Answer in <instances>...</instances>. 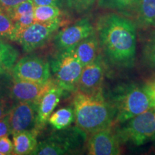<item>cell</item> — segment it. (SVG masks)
I'll return each mask as SVG.
<instances>
[{"mask_svg": "<svg viewBox=\"0 0 155 155\" xmlns=\"http://www.w3.org/2000/svg\"><path fill=\"white\" fill-rule=\"evenodd\" d=\"M0 38L15 41V23L6 12L0 7Z\"/></svg>", "mask_w": 155, "mask_h": 155, "instance_id": "21", "label": "cell"}, {"mask_svg": "<svg viewBox=\"0 0 155 155\" xmlns=\"http://www.w3.org/2000/svg\"><path fill=\"white\" fill-rule=\"evenodd\" d=\"M144 58L150 66L155 68V34L146 42L144 48Z\"/></svg>", "mask_w": 155, "mask_h": 155, "instance_id": "25", "label": "cell"}, {"mask_svg": "<svg viewBox=\"0 0 155 155\" xmlns=\"http://www.w3.org/2000/svg\"><path fill=\"white\" fill-rule=\"evenodd\" d=\"M40 131H23L13 135V145L15 155L32 154L38 145L37 137Z\"/></svg>", "mask_w": 155, "mask_h": 155, "instance_id": "16", "label": "cell"}, {"mask_svg": "<svg viewBox=\"0 0 155 155\" xmlns=\"http://www.w3.org/2000/svg\"><path fill=\"white\" fill-rule=\"evenodd\" d=\"M150 86H151V88H152V90L153 93H154V95L155 96V82H154V83H153L152 85H150Z\"/></svg>", "mask_w": 155, "mask_h": 155, "instance_id": "32", "label": "cell"}, {"mask_svg": "<svg viewBox=\"0 0 155 155\" xmlns=\"http://www.w3.org/2000/svg\"><path fill=\"white\" fill-rule=\"evenodd\" d=\"M88 134L78 127H67L53 131L38 143L32 155H63L76 154L87 143Z\"/></svg>", "mask_w": 155, "mask_h": 155, "instance_id": "4", "label": "cell"}, {"mask_svg": "<svg viewBox=\"0 0 155 155\" xmlns=\"http://www.w3.org/2000/svg\"><path fill=\"white\" fill-rule=\"evenodd\" d=\"M27 0H0V7L5 12Z\"/></svg>", "mask_w": 155, "mask_h": 155, "instance_id": "31", "label": "cell"}, {"mask_svg": "<svg viewBox=\"0 0 155 155\" xmlns=\"http://www.w3.org/2000/svg\"><path fill=\"white\" fill-rule=\"evenodd\" d=\"M97 0H65L66 7L76 13H83L89 10Z\"/></svg>", "mask_w": 155, "mask_h": 155, "instance_id": "24", "label": "cell"}, {"mask_svg": "<svg viewBox=\"0 0 155 155\" xmlns=\"http://www.w3.org/2000/svg\"><path fill=\"white\" fill-rule=\"evenodd\" d=\"M62 19L50 23L35 22L19 35L17 42L27 53L44 46L61 28Z\"/></svg>", "mask_w": 155, "mask_h": 155, "instance_id": "8", "label": "cell"}, {"mask_svg": "<svg viewBox=\"0 0 155 155\" xmlns=\"http://www.w3.org/2000/svg\"><path fill=\"white\" fill-rule=\"evenodd\" d=\"M139 0H98V6L102 8L118 11H128L135 9Z\"/></svg>", "mask_w": 155, "mask_h": 155, "instance_id": "22", "label": "cell"}, {"mask_svg": "<svg viewBox=\"0 0 155 155\" xmlns=\"http://www.w3.org/2000/svg\"><path fill=\"white\" fill-rule=\"evenodd\" d=\"M14 145L8 136L0 137V153L2 155L13 154Z\"/></svg>", "mask_w": 155, "mask_h": 155, "instance_id": "27", "label": "cell"}, {"mask_svg": "<svg viewBox=\"0 0 155 155\" xmlns=\"http://www.w3.org/2000/svg\"><path fill=\"white\" fill-rule=\"evenodd\" d=\"M99 48V40L96 33H94L75 46L74 51L78 61L84 67L92 63L98 57Z\"/></svg>", "mask_w": 155, "mask_h": 155, "instance_id": "15", "label": "cell"}, {"mask_svg": "<svg viewBox=\"0 0 155 155\" xmlns=\"http://www.w3.org/2000/svg\"><path fill=\"white\" fill-rule=\"evenodd\" d=\"M75 121V114L72 108H62L53 112L48 121L54 129L60 130L68 127Z\"/></svg>", "mask_w": 155, "mask_h": 155, "instance_id": "18", "label": "cell"}, {"mask_svg": "<svg viewBox=\"0 0 155 155\" xmlns=\"http://www.w3.org/2000/svg\"><path fill=\"white\" fill-rule=\"evenodd\" d=\"M64 91H65L56 83L40 100L37 119V128L39 131L45 127L48 118L59 104Z\"/></svg>", "mask_w": 155, "mask_h": 155, "instance_id": "14", "label": "cell"}, {"mask_svg": "<svg viewBox=\"0 0 155 155\" xmlns=\"http://www.w3.org/2000/svg\"><path fill=\"white\" fill-rule=\"evenodd\" d=\"M12 134L10 124H9V114L0 119V137Z\"/></svg>", "mask_w": 155, "mask_h": 155, "instance_id": "29", "label": "cell"}, {"mask_svg": "<svg viewBox=\"0 0 155 155\" xmlns=\"http://www.w3.org/2000/svg\"><path fill=\"white\" fill-rule=\"evenodd\" d=\"M86 148L88 154L90 155L121 154L119 137L110 127L91 134L87 140Z\"/></svg>", "mask_w": 155, "mask_h": 155, "instance_id": "12", "label": "cell"}, {"mask_svg": "<svg viewBox=\"0 0 155 155\" xmlns=\"http://www.w3.org/2000/svg\"><path fill=\"white\" fill-rule=\"evenodd\" d=\"M14 79L45 83L51 77L50 63L36 55H28L16 62L11 71Z\"/></svg>", "mask_w": 155, "mask_h": 155, "instance_id": "7", "label": "cell"}, {"mask_svg": "<svg viewBox=\"0 0 155 155\" xmlns=\"http://www.w3.org/2000/svg\"><path fill=\"white\" fill-rule=\"evenodd\" d=\"M117 132L120 141L141 146L155 139V106L127 121Z\"/></svg>", "mask_w": 155, "mask_h": 155, "instance_id": "6", "label": "cell"}, {"mask_svg": "<svg viewBox=\"0 0 155 155\" xmlns=\"http://www.w3.org/2000/svg\"><path fill=\"white\" fill-rule=\"evenodd\" d=\"M61 8L55 6H35L34 9L35 22L50 23L61 19Z\"/></svg>", "mask_w": 155, "mask_h": 155, "instance_id": "20", "label": "cell"}, {"mask_svg": "<svg viewBox=\"0 0 155 155\" xmlns=\"http://www.w3.org/2000/svg\"><path fill=\"white\" fill-rule=\"evenodd\" d=\"M94 33L95 29L91 20L84 17L59 31L54 38V45L58 50L72 48Z\"/></svg>", "mask_w": 155, "mask_h": 155, "instance_id": "10", "label": "cell"}, {"mask_svg": "<svg viewBox=\"0 0 155 155\" xmlns=\"http://www.w3.org/2000/svg\"><path fill=\"white\" fill-rule=\"evenodd\" d=\"M100 48L113 65L130 68L135 62L137 30L132 21L116 14L102 17L97 25Z\"/></svg>", "mask_w": 155, "mask_h": 155, "instance_id": "1", "label": "cell"}, {"mask_svg": "<svg viewBox=\"0 0 155 155\" xmlns=\"http://www.w3.org/2000/svg\"><path fill=\"white\" fill-rule=\"evenodd\" d=\"M0 155H2V154H1V153H0Z\"/></svg>", "mask_w": 155, "mask_h": 155, "instance_id": "33", "label": "cell"}, {"mask_svg": "<svg viewBox=\"0 0 155 155\" xmlns=\"http://www.w3.org/2000/svg\"><path fill=\"white\" fill-rule=\"evenodd\" d=\"M55 83L53 78H50L45 83L31 82L13 78L9 96L15 103L31 101L39 104L45 94Z\"/></svg>", "mask_w": 155, "mask_h": 155, "instance_id": "11", "label": "cell"}, {"mask_svg": "<svg viewBox=\"0 0 155 155\" xmlns=\"http://www.w3.org/2000/svg\"><path fill=\"white\" fill-rule=\"evenodd\" d=\"M35 7V5L32 0H27V1H25L16 5L12 8L9 9V10L6 11V12L11 17L13 22H15L19 17H22V15L34 12Z\"/></svg>", "mask_w": 155, "mask_h": 155, "instance_id": "23", "label": "cell"}, {"mask_svg": "<svg viewBox=\"0 0 155 155\" xmlns=\"http://www.w3.org/2000/svg\"><path fill=\"white\" fill-rule=\"evenodd\" d=\"M15 102L9 97L0 99V119L8 115Z\"/></svg>", "mask_w": 155, "mask_h": 155, "instance_id": "28", "label": "cell"}, {"mask_svg": "<svg viewBox=\"0 0 155 155\" xmlns=\"http://www.w3.org/2000/svg\"><path fill=\"white\" fill-rule=\"evenodd\" d=\"M136 8L139 22L155 28V0H139Z\"/></svg>", "mask_w": 155, "mask_h": 155, "instance_id": "19", "label": "cell"}, {"mask_svg": "<svg viewBox=\"0 0 155 155\" xmlns=\"http://www.w3.org/2000/svg\"><path fill=\"white\" fill-rule=\"evenodd\" d=\"M18 57V50L0 38V73L11 72Z\"/></svg>", "mask_w": 155, "mask_h": 155, "instance_id": "17", "label": "cell"}, {"mask_svg": "<svg viewBox=\"0 0 155 155\" xmlns=\"http://www.w3.org/2000/svg\"><path fill=\"white\" fill-rule=\"evenodd\" d=\"M35 6L50 5L62 8L65 0H32Z\"/></svg>", "mask_w": 155, "mask_h": 155, "instance_id": "30", "label": "cell"}, {"mask_svg": "<svg viewBox=\"0 0 155 155\" xmlns=\"http://www.w3.org/2000/svg\"><path fill=\"white\" fill-rule=\"evenodd\" d=\"M50 65L58 86L65 91H76L83 66L75 55L74 48L58 50Z\"/></svg>", "mask_w": 155, "mask_h": 155, "instance_id": "5", "label": "cell"}, {"mask_svg": "<svg viewBox=\"0 0 155 155\" xmlns=\"http://www.w3.org/2000/svg\"><path fill=\"white\" fill-rule=\"evenodd\" d=\"M13 78L10 72L0 73V99L9 97Z\"/></svg>", "mask_w": 155, "mask_h": 155, "instance_id": "26", "label": "cell"}, {"mask_svg": "<svg viewBox=\"0 0 155 155\" xmlns=\"http://www.w3.org/2000/svg\"><path fill=\"white\" fill-rule=\"evenodd\" d=\"M111 104L115 111L116 122L124 123L155 106V96L150 85H129L117 90Z\"/></svg>", "mask_w": 155, "mask_h": 155, "instance_id": "3", "label": "cell"}, {"mask_svg": "<svg viewBox=\"0 0 155 155\" xmlns=\"http://www.w3.org/2000/svg\"><path fill=\"white\" fill-rule=\"evenodd\" d=\"M38 110V103L15 102L9 114L12 134L23 131H38L37 128Z\"/></svg>", "mask_w": 155, "mask_h": 155, "instance_id": "9", "label": "cell"}, {"mask_svg": "<svg viewBox=\"0 0 155 155\" xmlns=\"http://www.w3.org/2000/svg\"><path fill=\"white\" fill-rule=\"evenodd\" d=\"M106 72L105 61L99 54L95 61L83 67L77 91L85 93H94L102 90V83Z\"/></svg>", "mask_w": 155, "mask_h": 155, "instance_id": "13", "label": "cell"}, {"mask_svg": "<svg viewBox=\"0 0 155 155\" xmlns=\"http://www.w3.org/2000/svg\"><path fill=\"white\" fill-rule=\"evenodd\" d=\"M73 106L76 126L88 134L110 127L115 121L114 108L102 90L94 93L76 91Z\"/></svg>", "mask_w": 155, "mask_h": 155, "instance_id": "2", "label": "cell"}]
</instances>
